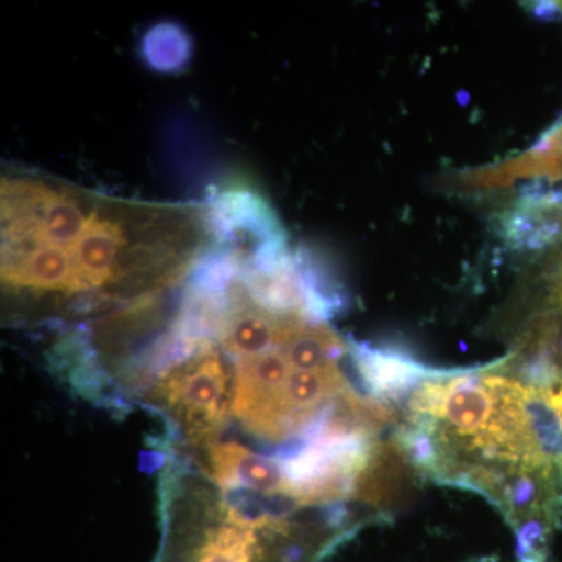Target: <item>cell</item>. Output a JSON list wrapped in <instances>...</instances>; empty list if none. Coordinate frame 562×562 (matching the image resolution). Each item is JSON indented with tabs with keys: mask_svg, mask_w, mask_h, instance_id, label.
Returning a JSON list of instances; mask_svg holds the SVG:
<instances>
[{
	"mask_svg": "<svg viewBox=\"0 0 562 562\" xmlns=\"http://www.w3.org/2000/svg\"><path fill=\"white\" fill-rule=\"evenodd\" d=\"M220 209L135 201L47 176L0 179L3 294L21 308L88 313L183 283L220 241Z\"/></svg>",
	"mask_w": 562,
	"mask_h": 562,
	"instance_id": "6da1fadb",
	"label": "cell"
},
{
	"mask_svg": "<svg viewBox=\"0 0 562 562\" xmlns=\"http://www.w3.org/2000/svg\"><path fill=\"white\" fill-rule=\"evenodd\" d=\"M210 458L217 482L222 484L265 494L290 495V486L280 462L258 457L236 443L213 447Z\"/></svg>",
	"mask_w": 562,
	"mask_h": 562,
	"instance_id": "7a4b0ae2",
	"label": "cell"
}]
</instances>
